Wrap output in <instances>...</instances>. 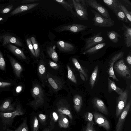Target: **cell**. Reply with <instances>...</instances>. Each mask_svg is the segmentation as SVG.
Returning a JSON list of instances; mask_svg holds the SVG:
<instances>
[{"instance_id": "14", "label": "cell", "mask_w": 131, "mask_h": 131, "mask_svg": "<svg viewBox=\"0 0 131 131\" xmlns=\"http://www.w3.org/2000/svg\"><path fill=\"white\" fill-rule=\"evenodd\" d=\"M92 104L96 110L103 114L108 115V110L103 101L100 99L96 97L93 98L92 100Z\"/></svg>"}, {"instance_id": "18", "label": "cell", "mask_w": 131, "mask_h": 131, "mask_svg": "<svg viewBox=\"0 0 131 131\" xmlns=\"http://www.w3.org/2000/svg\"><path fill=\"white\" fill-rule=\"evenodd\" d=\"M122 29L124 31V42L127 47L131 46V28L126 25L124 23H122Z\"/></svg>"}, {"instance_id": "46", "label": "cell", "mask_w": 131, "mask_h": 131, "mask_svg": "<svg viewBox=\"0 0 131 131\" xmlns=\"http://www.w3.org/2000/svg\"><path fill=\"white\" fill-rule=\"evenodd\" d=\"M49 63L50 66L54 69H57L59 68V65L55 62L51 61H50Z\"/></svg>"}, {"instance_id": "6", "label": "cell", "mask_w": 131, "mask_h": 131, "mask_svg": "<svg viewBox=\"0 0 131 131\" xmlns=\"http://www.w3.org/2000/svg\"><path fill=\"white\" fill-rule=\"evenodd\" d=\"M128 95V91L127 90H126L116 98L115 114L116 117H118L120 116L126 106Z\"/></svg>"}, {"instance_id": "20", "label": "cell", "mask_w": 131, "mask_h": 131, "mask_svg": "<svg viewBox=\"0 0 131 131\" xmlns=\"http://www.w3.org/2000/svg\"><path fill=\"white\" fill-rule=\"evenodd\" d=\"M2 38L3 39V46L12 43L18 46H23L21 42L18 39L9 35H3L2 37Z\"/></svg>"}, {"instance_id": "3", "label": "cell", "mask_w": 131, "mask_h": 131, "mask_svg": "<svg viewBox=\"0 0 131 131\" xmlns=\"http://www.w3.org/2000/svg\"><path fill=\"white\" fill-rule=\"evenodd\" d=\"M24 114L20 105H17L15 111L10 112H0V118L4 125H10L13 122L14 118L17 116Z\"/></svg>"}, {"instance_id": "15", "label": "cell", "mask_w": 131, "mask_h": 131, "mask_svg": "<svg viewBox=\"0 0 131 131\" xmlns=\"http://www.w3.org/2000/svg\"><path fill=\"white\" fill-rule=\"evenodd\" d=\"M72 60L74 65L78 70L82 80L84 81H87L88 79L87 71L80 65L76 58H72Z\"/></svg>"}, {"instance_id": "28", "label": "cell", "mask_w": 131, "mask_h": 131, "mask_svg": "<svg viewBox=\"0 0 131 131\" xmlns=\"http://www.w3.org/2000/svg\"><path fill=\"white\" fill-rule=\"evenodd\" d=\"M106 45L105 42L99 43L83 52L84 54H91L96 53L99 50L104 47Z\"/></svg>"}, {"instance_id": "30", "label": "cell", "mask_w": 131, "mask_h": 131, "mask_svg": "<svg viewBox=\"0 0 131 131\" xmlns=\"http://www.w3.org/2000/svg\"><path fill=\"white\" fill-rule=\"evenodd\" d=\"M108 37L110 40L114 43H116L119 41L118 37L121 38V36L118 32L114 31H108L107 32Z\"/></svg>"}, {"instance_id": "29", "label": "cell", "mask_w": 131, "mask_h": 131, "mask_svg": "<svg viewBox=\"0 0 131 131\" xmlns=\"http://www.w3.org/2000/svg\"><path fill=\"white\" fill-rule=\"evenodd\" d=\"M99 67L98 65L95 67L90 78L89 84L92 89L94 88L96 81L99 71Z\"/></svg>"}, {"instance_id": "11", "label": "cell", "mask_w": 131, "mask_h": 131, "mask_svg": "<svg viewBox=\"0 0 131 131\" xmlns=\"http://www.w3.org/2000/svg\"><path fill=\"white\" fill-rule=\"evenodd\" d=\"M56 105L59 113H62L67 115L70 119H72V116L69 104L67 101L64 100H60L57 102Z\"/></svg>"}, {"instance_id": "16", "label": "cell", "mask_w": 131, "mask_h": 131, "mask_svg": "<svg viewBox=\"0 0 131 131\" xmlns=\"http://www.w3.org/2000/svg\"><path fill=\"white\" fill-rule=\"evenodd\" d=\"M48 79L49 84L55 91H57L62 88L63 82L60 79L52 77H48Z\"/></svg>"}, {"instance_id": "45", "label": "cell", "mask_w": 131, "mask_h": 131, "mask_svg": "<svg viewBox=\"0 0 131 131\" xmlns=\"http://www.w3.org/2000/svg\"><path fill=\"white\" fill-rule=\"evenodd\" d=\"M46 68L42 64L39 65L38 67V72L41 74H44Z\"/></svg>"}, {"instance_id": "1", "label": "cell", "mask_w": 131, "mask_h": 131, "mask_svg": "<svg viewBox=\"0 0 131 131\" xmlns=\"http://www.w3.org/2000/svg\"><path fill=\"white\" fill-rule=\"evenodd\" d=\"M31 95L34 98L28 105L33 108L36 110L44 103V95L42 88L37 84H34L31 90Z\"/></svg>"}, {"instance_id": "44", "label": "cell", "mask_w": 131, "mask_h": 131, "mask_svg": "<svg viewBox=\"0 0 131 131\" xmlns=\"http://www.w3.org/2000/svg\"><path fill=\"white\" fill-rule=\"evenodd\" d=\"M126 62L129 66V69L131 70V55L130 52H129L127 57L126 58Z\"/></svg>"}, {"instance_id": "9", "label": "cell", "mask_w": 131, "mask_h": 131, "mask_svg": "<svg viewBox=\"0 0 131 131\" xmlns=\"http://www.w3.org/2000/svg\"><path fill=\"white\" fill-rule=\"evenodd\" d=\"M124 52H120L116 53L110 59L108 64V68L107 72L109 77L112 78L114 79L117 81H119L116 78L115 74L113 69V66L115 62L124 56Z\"/></svg>"}, {"instance_id": "21", "label": "cell", "mask_w": 131, "mask_h": 131, "mask_svg": "<svg viewBox=\"0 0 131 131\" xmlns=\"http://www.w3.org/2000/svg\"><path fill=\"white\" fill-rule=\"evenodd\" d=\"M57 45L59 49L62 51L70 52L73 51L74 49V46L72 45L63 41H58Z\"/></svg>"}, {"instance_id": "7", "label": "cell", "mask_w": 131, "mask_h": 131, "mask_svg": "<svg viewBox=\"0 0 131 131\" xmlns=\"http://www.w3.org/2000/svg\"><path fill=\"white\" fill-rule=\"evenodd\" d=\"M87 7L90 6L96 10L102 16L108 19L110 18L109 14L106 9L95 0H85Z\"/></svg>"}, {"instance_id": "39", "label": "cell", "mask_w": 131, "mask_h": 131, "mask_svg": "<svg viewBox=\"0 0 131 131\" xmlns=\"http://www.w3.org/2000/svg\"><path fill=\"white\" fill-rule=\"evenodd\" d=\"M39 123L37 117L35 116L33 120L32 124V131H38Z\"/></svg>"}, {"instance_id": "13", "label": "cell", "mask_w": 131, "mask_h": 131, "mask_svg": "<svg viewBox=\"0 0 131 131\" xmlns=\"http://www.w3.org/2000/svg\"><path fill=\"white\" fill-rule=\"evenodd\" d=\"M87 27V26L82 24H73L62 26L59 28V31L60 32L69 31L72 32L77 33L85 30Z\"/></svg>"}, {"instance_id": "17", "label": "cell", "mask_w": 131, "mask_h": 131, "mask_svg": "<svg viewBox=\"0 0 131 131\" xmlns=\"http://www.w3.org/2000/svg\"><path fill=\"white\" fill-rule=\"evenodd\" d=\"M39 3L26 4L18 6L10 13L12 15H15L31 9L39 5Z\"/></svg>"}, {"instance_id": "34", "label": "cell", "mask_w": 131, "mask_h": 131, "mask_svg": "<svg viewBox=\"0 0 131 131\" xmlns=\"http://www.w3.org/2000/svg\"><path fill=\"white\" fill-rule=\"evenodd\" d=\"M114 14L119 20L126 23L128 22L127 18L121 9L115 13Z\"/></svg>"}, {"instance_id": "42", "label": "cell", "mask_w": 131, "mask_h": 131, "mask_svg": "<svg viewBox=\"0 0 131 131\" xmlns=\"http://www.w3.org/2000/svg\"><path fill=\"white\" fill-rule=\"evenodd\" d=\"M84 131H96L93 125L88 122Z\"/></svg>"}, {"instance_id": "5", "label": "cell", "mask_w": 131, "mask_h": 131, "mask_svg": "<svg viewBox=\"0 0 131 131\" xmlns=\"http://www.w3.org/2000/svg\"><path fill=\"white\" fill-rule=\"evenodd\" d=\"M115 71L121 77L127 79L131 78L130 69L125 63L123 59H120L116 62L113 67Z\"/></svg>"}, {"instance_id": "40", "label": "cell", "mask_w": 131, "mask_h": 131, "mask_svg": "<svg viewBox=\"0 0 131 131\" xmlns=\"http://www.w3.org/2000/svg\"><path fill=\"white\" fill-rule=\"evenodd\" d=\"M6 64L3 54L0 51V69L4 71L5 70Z\"/></svg>"}, {"instance_id": "33", "label": "cell", "mask_w": 131, "mask_h": 131, "mask_svg": "<svg viewBox=\"0 0 131 131\" xmlns=\"http://www.w3.org/2000/svg\"><path fill=\"white\" fill-rule=\"evenodd\" d=\"M7 131H28L27 118L26 117L24 119L22 123L15 130H12L7 129Z\"/></svg>"}, {"instance_id": "32", "label": "cell", "mask_w": 131, "mask_h": 131, "mask_svg": "<svg viewBox=\"0 0 131 131\" xmlns=\"http://www.w3.org/2000/svg\"><path fill=\"white\" fill-rule=\"evenodd\" d=\"M47 53L49 56L55 62H57L58 60V56L54 49L52 46L48 48Z\"/></svg>"}, {"instance_id": "36", "label": "cell", "mask_w": 131, "mask_h": 131, "mask_svg": "<svg viewBox=\"0 0 131 131\" xmlns=\"http://www.w3.org/2000/svg\"><path fill=\"white\" fill-rule=\"evenodd\" d=\"M93 114L90 112H86L83 116L86 121L93 125L94 122L93 120Z\"/></svg>"}, {"instance_id": "19", "label": "cell", "mask_w": 131, "mask_h": 131, "mask_svg": "<svg viewBox=\"0 0 131 131\" xmlns=\"http://www.w3.org/2000/svg\"><path fill=\"white\" fill-rule=\"evenodd\" d=\"M103 1L114 14L121 9V4L118 0H104Z\"/></svg>"}, {"instance_id": "38", "label": "cell", "mask_w": 131, "mask_h": 131, "mask_svg": "<svg viewBox=\"0 0 131 131\" xmlns=\"http://www.w3.org/2000/svg\"><path fill=\"white\" fill-rule=\"evenodd\" d=\"M121 7L122 10L126 16L128 20L129 21L130 23H131V12H129L125 7L122 4H121Z\"/></svg>"}, {"instance_id": "10", "label": "cell", "mask_w": 131, "mask_h": 131, "mask_svg": "<svg viewBox=\"0 0 131 131\" xmlns=\"http://www.w3.org/2000/svg\"><path fill=\"white\" fill-rule=\"evenodd\" d=\"M93 114L96 124L102 127L106 131H108L110 130V122L104 116L97 112H93Z\"/></svg>"}, {"instance_id": "25", "label": "cell", "mask_w": 131, "mask_h": 131, "mask_svg": "<svg viewBox=\"0 0 131 131\" xmlns=\"http://www.w3.org/2000/svg\"><path fill=\"white\" fill-rule=\"evenodd\" d=\"M7 47L10 51L19 58L24 59H26L23 51L19 48L10 43L8 44Z\"/></svg>"}, {"instance_id": "41", "label": "cell", "mask_w": 131, "mask_h": 131, "mask_svg": "<svg viewBox=\"0 0 131 131\" xmlns=\"http://www.w3.org/2000/svg\"><path fill=\"white\" fill-rule=\"evenodd\" d=\"M26 43L31 53L34 57H36L32 43L30 39L28 38L27 39Z\"/></svg>"}, {"instance_id": "27", "label": "cell", "mask_w": 131, "mask_h": 131, "mask_svg": "<svg viewBox=\"0 0 131 131\" xmlns=\"http://www.w3.org/2000/svg\"><path fill=\"white\" fill-rule=\"evenodd\" d=\"M73 101L74 107L76 111L77 112L80 110L83 104L82 97L80 95L76 94L73 97Z\"/></svg>"}, {"instance_id": "8", "label": "cell", "mask_w": 131, "mask_h": 131, "mask_svg": "<svg viewBox=\"0 0 131 131\" xmlns=\"http://www.w3.org/2000/svg\"><path fill=\"white\" fill-rule=\"evenodd\" d=\"M105 40L100 33L85 39V43L82 50L85 51L99 43L104 42Z\"/></svg>"}, {"instance_id": "43", "label": "cell", "mask_w": 131, "mask_h": 131, "mask_svg": "<svg viewBox=\"0 0 131 131\" xmlns=\"http://www.w3.org/2000/svg\"><path fill=\"white\" fill-rule=\"evenodd\" d=\"M13 6V5H9L2 10L1 12L2 14L7 13L12 10Z\"/></svg>"}, {"instance_id": "23", "label": "cell", "mask_w": 131, "mask_h": 131, "mask_svg": "<svg viewBox=\"0 0 131 131\" xmlns=\"http://www.w3.org/2000/svg\"><path fill=\"white\" fill-rule=\"evenodd\" d=\"M16 109L11 104V100L8 99L4 102L0 106V111L3 113L10 112L15 111Z\"/></svg>"}, {"instance_id": "48", "label": "cell", "mask_w": 131, "mask_h": 131, "mask_svg": "<svg viewBox=\"0 0 131 131\" xmlns=\"http://www.w3.org/2000/svg\"><path fill=\"white\" fill-rule=\"evenodd\" d=\"M39 117L42 122H44L45 121L46 118V115L42 114H40L39 115Z\"/></svg>"}, {"instance_id": "50", "label": "cell", "mask_w": 131, "mask_h": 131, "mask_svg": "<svg viewBox=\"0 0 131 131\" xmlns=\"http://www.w3.org/2000/svg\"><path fill=\"white\" fill-rule=\"evenodd\" d=\"M40 0H24L21 3H30L35 2Z\"/></svg>"}, {"instance_id": "49", "label": "cell", "mask_w": 131, "mask_h": 131, "mask_svg": "<svg viewBox=\"0 0 131 131\" xmlns=\"http://www.w3.org/2000/svg\"><path fill=\"white\" fill-rule=\"evenodd\" d=\"M52 116L54 121L55 122H57L59 116L57 113L55 112H53L52 113Z\"/></svg>"}, {"instance_id": "31", "label": "cell", "mask_w": 131, "mask_h": 131, "mask_svg": "<svg viewBox=\"0 0 131 131\" xmlns=\"http://www.w3.org/2000/svg\"><path fill=\"white\" fill-rule=\"evenodd\" d=\"M55 1L62 5L67 10L70 11L74 17H76V14L73 10L72 7L67 2L63 0H56Z\"/></svg>"}, {"instance_id": "52", "label": "cell", "mask_w": 131, "mask_h": 131, "mask_svg": "<svg viewBox=\"0 0 131 131\" xmlns=\"http://www.w3.org/2000/svg\"><path fill=\"white\" fill-rule=\"evenodd\" d=\"M123 1H124V2L126 3L127 4H129L130 5H131V3L128 0H123Z\"/></svg>"}, {"instance_id": "37", "label": "cell", "mask_w": 131, "mask_h": 131, "mask_svg": "<svg viewBox=\"0 0 131 131\" xmlns=\"http://www.w3.org/2000/svg\"><path fill=\"white\" fill-rule=\"evenodd\" d=\"M67 68L68 78L74 83L77 84V81L73 72L68 65L67 66Z\"/></svg>"}, {"instance_id": "12", "label": "cell", "mask_w": 131, "mask_h": 131, "mask_svg": "<svg viewBox=\"0 0 131 131\" xmlns=\"http://www.w3.org/2000/svg\"><path fill=\"white\" fill-rule=\"evenodd\" d=\"M131 105L130 100L126 104L122 112L116 125L115 131H122L126 116L130 110Z\"/></svg>"}, {"instance_id": "47", "label": "cell", "mask_w": 131, "mask_h": 131, "mask_svg": "<svg viewBox=\"0 0 131 131\" xmlns=\"http://www.w3.org/2000/svg\"><path fill=\"white\" fill-rule=\"evenodd\" d=\"M11 83L7 82H0V88L8 86L11 85Z\"/></svg>"}, {"instance_id": "51", "label": "cell", "mask_w": 131, "mask_h": 131, "mask_svg": "<svg viewBox=\"0 0 131 131\" xmlns=\"http://www.w3.org/2000/svg\"><path fill=\"white\" fill-rule=\"evenodd\" d=\"M22 87L21 86H18L16 89V92L18 93L20 92L22 90Z\"/></svg>"}, {"instance_id": "26", "label": "cell", "mask_w": 131, "mask_h": 131, "mask_svg": "<svg viewBox=\"0 0 131 131\" xmlns=\"http://www.w3.org/2000/svg\"><path fill=\"white\" fill-rule=\"evenodd\" d=\"M58 120V125L60 128H67L69 126V122L66 115L62 113H59Z\"/></svg>"}, {"instance_id": "22", "label": "cell", "mask_w": 131, "mask_h": 131, "mask_svg": "<svg viewBox=\"0 0 131 131\" xmlns=\"http://www.w3.org/2000/svg\"><path fill=\"white\" fill-rule=\"evenodd\" d=\"M9 57L11 63L16 76L18 78H19L23 70L22 67L13 58L10 56H9Z\"/></svg>"}, {"instance_id": "35", "label": "cell", "mask_w": 131, "mask_h": 131, "mask_svg": "<svg viewBox=\"0 0 131 131\" xmlns=\"http://www.w3.org/2000/svg\"><path fill=\"white\" fill-rule=\"evenodd\" d=\"M30 39L32 43L36 57H37L39 56L40 53V49L38 43L34 37H32Z\"/></svg>"}, {"instance_id": "2", "label": "cell", "mask_w": 131, "mask_h": 131, "mask_svg": "<svg viewBox=\"0 0 131 131\" xmlns=\"http://www.w3.org/2000/svg\"><path fill=\"white\" fill-rule=\"evenodd\" d=\"M73 5L76 15L81 20H88L87 7L85 0H73Z\"/></svg>"}, {"instance_id": "53", "label": "cell", "mask_w": 131, "mask_h": 131, "mask_svg": "<svg viewBox=\"0 0 131 131\" xmlns=\"http://www.w3.org/2000/svg\"><path fill=\"white\" fill-rule=\"evenodd\" d=\"M43 131H50V129L49 128H46Z\"/></svg>"}, {"instance_id": "24", "label": "cell", "mask_w": 131, "mask_h": 131, "mask_svg": "<svg viewBox=\"0 0 131 131\" xmlns=\"http://www.w3.org/2000/svg\"><path fill=\"white\" fill-rule=\"evenodd\" d=\"M108 79V90L109 93L114 91L119 95L123 93V91L122 89L117 86L114 81L110 79L109 78Z\"/></svg>"}, {"instance_id": "4", "label": "cell", "mask_w": 131, "mask_h": 131, "mask_svg": "<svg viewBox=\"0 0 131 131\" xmlns=\"http://www.w3.org/2000/svg\"><path fill=\"white\" fill-rule=\"evenodd\" d=\"M91 11L94 15L92 21L95 26L100 27H110L114 25L115 21L111 18H105L94 10L91 9Z\"/></svg>"}]
</instances>
